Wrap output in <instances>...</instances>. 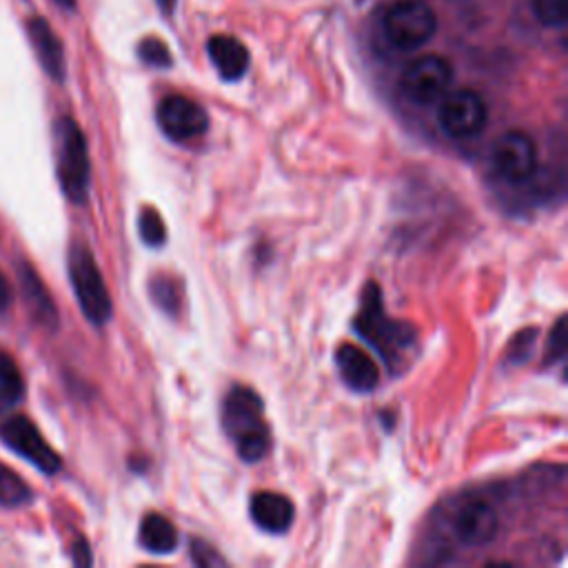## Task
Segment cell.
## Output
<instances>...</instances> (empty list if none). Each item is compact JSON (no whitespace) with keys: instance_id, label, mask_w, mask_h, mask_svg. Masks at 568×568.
<instances>
[{"instance_id":"cell-7","label":"cell","mask_w":568,"mask_h":568,"mask_svg":"<svg viewBox=\"0 0 568 568\" xmlns=\"http://www.w3.org/2000/svg\"><path fill=\"white\" fill-rule=\"evenodd\" d=\"M437 122L442 131L455 140H468L484 131L488 122V106L473 89L446 91L439 98Z\"/></svg>"},{"instance_id":"cell-17","label":"cell","mask_w":568,"mask_h":568,"mask_svg":"<svg viewBox=\"0 0 568 568\" xmlns=\"http://www.w3.org/2000/svg\"><path fill=\"white\" fill-rule=\"evenodd\" d=\"M20 286H22V295L29 304V311L36 315V320L42 324L55 326L58 324L55 306H53L44 284L40 282V277L33 273V268L29 264L20 266Z\"/></svg>"},{"instance_id":"cell-23","label":"cell","mask_w":568,"mask_h":568,"mask_svg":"<svg viewBox=\"0 0 568 568\" xmlns=\"http://www.w3.org/2000/svg\"><path fill=\"white\" fill-rule=\"evenodd\" d=\"M532 11L544 27H564L568 20L566 0H532Z\"/></svg>"},{"instance_id":"cell-13","label":"cell","mask_w":568,"mask_h":568,"mask_svg":"<svg viewBox=\"0 0 568 568\" xmlns=\"http://www.w3.org/2000/svg\"><path fill=\"white\" fill-rule=\"evenodd\" d=\"M251 519L255 521V526H260L266 532L280 535L286 532L295 519V506L293 501L282 495V493H273V490H260L251 497Z\"/></svg>"},{"instance_id":"cell-15","label":"cell","mask_w":568,"mask_h":568,"mask_svg":"<svg viewBox=\"0 0 568 568\" xmlns=\"http://www.w3.org/2000/svg\"><path fill=\"white\" fill-rule=\"evenodd\" d=\"M206 53L224 80H240L248 71V49L237 40L235 36L229 33H215L206 42Z\"/></svg>"},{"instance_id":"cell-11","label":"cell","mask_w":568,"mask_h":568,"mask_svg":"<svg viewBox=\"0 0 568 568\" xmlns=\"http://www.w3.org/2000/svg\"><path fill=\"white\" fill-rule=\"evenodd\" d=\"M499 528V515L486 499H470L453 517V532L466 546L490 544Z\"/></svg>"},{"instance_id":"cell-9","label":"cell","mask_w":568,"mask_h":568,"mask_svg":"<svg viewBox=\"0 0 568 568\" xmlns=\"http://www.w3.org/2000/svg\"><path fill=\"white\" fill-rule=\"evenodd\" d=\"M158 126L173 142L195 140L209 129V113L202 104L186 95H166L155 109Z\"/></svg>"},{"instance_id":"cell-3","label":"cell","mask_w":568,"mask_h":568,"mask_svg":"<svg viewBox=\"0 0 568 568\" xmlns=\"http://www.w3.org/2000/svg\"><path fill=\"white\" fill-rule=\"evenodd\" d=\"M55 171L64 195L82 204L89 193L91 164L82 129L71 118H60L55 122Z\"/></svg>"},{"instance_id":"cell-8","label":"cell","mask_w":568,"mask_h":568,"mask_svg":"<svg viewBox=\"0 0 568 568\" xmlns=\"http://www.w3.org/2000/svg\"><path fill=\"white\" fill-rule=\"evenodd\" d=\"M490 166L508 184H524L537 171V144L524 131H506L490 146Z\"/></svg>"},{"instance_id":"cell-16","label":"cell","mask_w":568,"mask_h":568,"mask_svg":"<svg viewBox=\"0 0 568 568\" xmlns=\"http://www.w3.org/2000/svg\"><path fill=\"white\" fill-rule=\"evenodd\" d=\"M140 544L153 555H169L178 546V530L164 515L149 513L140 521Z\"/></svg>"},{"instance_id":"cell-26","label":"cell","mask_w":568,"mask_h":568,"mask_svg":"<svg viewBox=\"0 0 568 568\" xmlns=\"http://www.w3.org/2000/svg\"><path fill=\"white\" fill-rule=\"evenodd\" d=\"M191 557L197 566H215V564H224V559L217 555L215 548H211L206 541L202 539H193L191 541Z\"/></svg>"},{"instance_id":"cell-28","label":"cell","mask_w":568,"mask_h":568,"mask_svg":"<svg viewBox=\"0 0 568 568\" xmlns=\"http://www.w3.org/2000/svg\"><path fill=\"white\" fill-rule=\"evenodd\" d=\"M75 564H80V566H87V564H91V555H89V548H87V544L80 539L78 544H75Z\"/></svg>"},{"instance_id":"cell-6","label":"cell","mask_w":568,"mask_h":568,"mask_svg":"<svg viewBox=\"0 0 568 568\" xmlns=\"http://www.w3.org/2000/svg\"><path fill=\"white\" fill-rule=\"evenodd\" d=\"M453 78V64L444 55L426 53L404 67L399 89L415 104H433L450 89Z\"/></svg>"},{"instance_id":"cell-29","label":"cell","mask_w":568,"mask_h":568,"mask_svg":"<svg viewBox=\"0 0 568 568\" xmlns=\"http://www.w3.org/2000/svg\"><path fill=\"white\" fill-rule=\"evenodd\" d=\"M155 2H158V7H160L164 13H171L178 0H155Z\"/></svg>"},{"instance_id":"cell-2","label":"cell","mask_w":568,"mask_h":568,"mask_svg":"<svg viewBox=\"0 0 568 568\" xmlns=\"http://www.w3.org/2000/svg\"><path fill=\"white\" fill-rule=\"evenodd\" d=\"M222 424L244 462L266 455L271 437L264 419V402L248 386H233L222 404Z\"/></svg>"},{"instance_id":"cell-4","label":"cell","mask_w":568,"mask_h":568,"mask_svg":"<svg viewBox=\"0 0 568 568\" xmlns=\"http://www.w3.org/2000/svg\"><path fill=\"white\" fill-rule=\"evenodd\" d=\"M69 280L84 317L95 326L106 324L113 313L111 295L93 253L84 244L69 251Z\"/></svg>"},{"instance_id":"cell-14","label":"cell","mask_w":568,"mask_h":568,"mask_svg":"<svg viewBox=\"0 0 568 568\" xmlns=\"http://www.w3.org/2000/svg\"><path fill=\"white\" fill-rule=\"evenodd\" d=\"M27 33H29L33 51H36L42 69L47 71V75L53 78L55 82H62L64 73H67L64 49H62L60 38L51 29V24L44 18L36 16L27 22Z\"/></svg>"},{"instance_id":"cell-27","label":"cell","mask_w":568,"mask_h":568,"mask_svg":"<svg viewBox=\"0 0 568 568\" xmlns=\"http://www.w3.org/2000/svg\"><path fill=\"white\" fill-rule=\"evenodd\" d=\"M11 304V288L7 284V277L0 273V313H4Z\"/></svg>"},{"instance_id":"cell-30","label":"cell","mask_w":568,"mask_h":568,"mask_svg":"<svg viewBox=\"0 0 568 568\" xmlns=\"http://www.w3.org/2000/svg\"><path fill=\"white\" fill-rule=\"evenodd\" d=\"M55 2H58L62 9H69V11L75 9V0H55Z\"/></svg>"},{"instance_id":"cell-22","label":"cell","mask_w":568,"mask_h":568,"mask_svg":"<svg viewBox=\"0 0 568 568\" xmlns=\"http://www.w3.org/2000/svg\"><path fill=\"white\" fill-rule=\"evenodd\" d=\"M138 55L144 64L149 67H158V69H169L173 58L169 47L160 40V38H144L138 44Z\"/></svg>"},{"instance_id":"cell-25","label":"cell","mask_w":568,"mask_h":568,"mask_svg":"<svg viewBox=\"0 0 568 568\" xmlns=\"http://www.w3.org/2000/svg\"><path fill=\"white\" fill-rule=\"evenodd\" d=\"M535 335H537L535 328H526V331L515 335V339H513V344L506 353L510 364H521V362L528 359V355L532 353V346H535Z\"/></svg>"},{"instance_id":"cell-20","label":"cell","mask_w":568,"mask_h":568,"mask_svg":"<svg viewBox=\"0 0 568 568\" xmlns=\"http://www.w3.org/2000/svg\"><path fill=\"white\" fill-rule=\"evenodd\" d=\"M151 297L169 315H175L180 308V288L173 277L155 275L151 280Z\"/></svg>"},{"instance_id":"cell-10","label":"cell","mask_w":568,"mask_h":568,"mask_svg":"<svg viewBox=\"0 0 568 568\" xmlns=\"http://www.w3.org/2000/svg\"><path fill=\"white\" fill-rule=\"evenodd\" d=\"M0 437L2 442L16 450L20 457L29 459L36 468H40L47 475H53L60 470L62 462L58 453L47 444V439L40 435V430L33 426L31 419L24 415L9 417L0 426Z\"/></svg>"},{"instance_id":"cell-24","label":"cell","mask_w":568,"mask_h":568,"mask_svg":"<svg viewBox=\"0 0 568 568\" xmlns=\"http://www.w3.org/2000/svg\"><path fill=\"white\" fill-rule=\"evenodd\" d=\"M566 317L561 315L557 322H555V326H552V331H550V337H548V348H546V364L550 362V366L552 364H557V362H564V357H566Z\"/></svg>"},{"instance_id":"cell-5","label":"cell","mask_w":568,"mask_h":568,"mask_svg":"<svg viewBox=\"0 0 568 568\" xmlns=\"http://www.w3.org/2000/svg\"><path fill=\"white\" fill-rule=\"evenodd\" d=\"M382 29L397 51H415L435 36L437 16L422 0H402L384 13Z\"/></svg>"},{"instance_id":"cell-18","label":"cell","mask_w":568,"mask_h":568,"mask_svg":"<svg viewBox=\"0 0 568 568\" xmlns=\"http://www.w3.org/2000/svg\"><path fill=\"white\" fill-rule=\"evenodd\" d=\"M24 397V379L18 364L0 348V413L13 408Z\"/></svg>"},{"instance_id":"cell-19","label":"cell","mask_w":568,"mask_h":568,"mask_svg":"<svg viewBox=\"0 0 568 568\" xmlns=\"http://www.w3.org/2000/svg\"><path fill=\"white\" fill-rule=\"evenodd\" d=\"M31 497L29 486L20 479L16 470L0 464V504L2 506H22Z\"/></svg>"},{"instance_id":"cell-1","label":"cell","mask_w":568,"mask_h":568,"mask_svg":"<svg viewBox=\"0 0 568 568\" xmlns=\"http://www.w3.org/2000/svg\"><path fill=\"white\" fill-rule=\"evenodd\" d=\"M353 328L382 355L388 368L399 366V362L415 346L417 339V333L410 324L397 322L386 315L382 304V291L375 282H368L362 293V304L355 315Z\"/></svg>"},{"instance_id":"cell-12","label":"cell","mask_w":568,"mask_h":568,"mask_svg":"<svg viewBox=\"0 0 568 568\" xmlns=\"http://www.w3.org/2000/svg\"><path fill=\"white\" fill-rule=\"evenodd\" d=\"M335 366L339 371L342 382L357 393H368L377 386L379 373L375 362L355 344H339L335 351Z\"/></svg>"},{"instance_id":"cell-21","label":"cell","mask_w":568,"mask_h":568,"mask_svg":"<svg viewBox=\"0 0 568 568\" xmlns=\"http://www.w3.org/2000/svg\"><path fill=\"white\" fill-rule=\"evenodd\" d=\"M138 229H140V240L146 244V246H162L166 242V226H164V220L162 215L146 206L144 211H140V217H138Z\"/></svg>"}]
</instances>
